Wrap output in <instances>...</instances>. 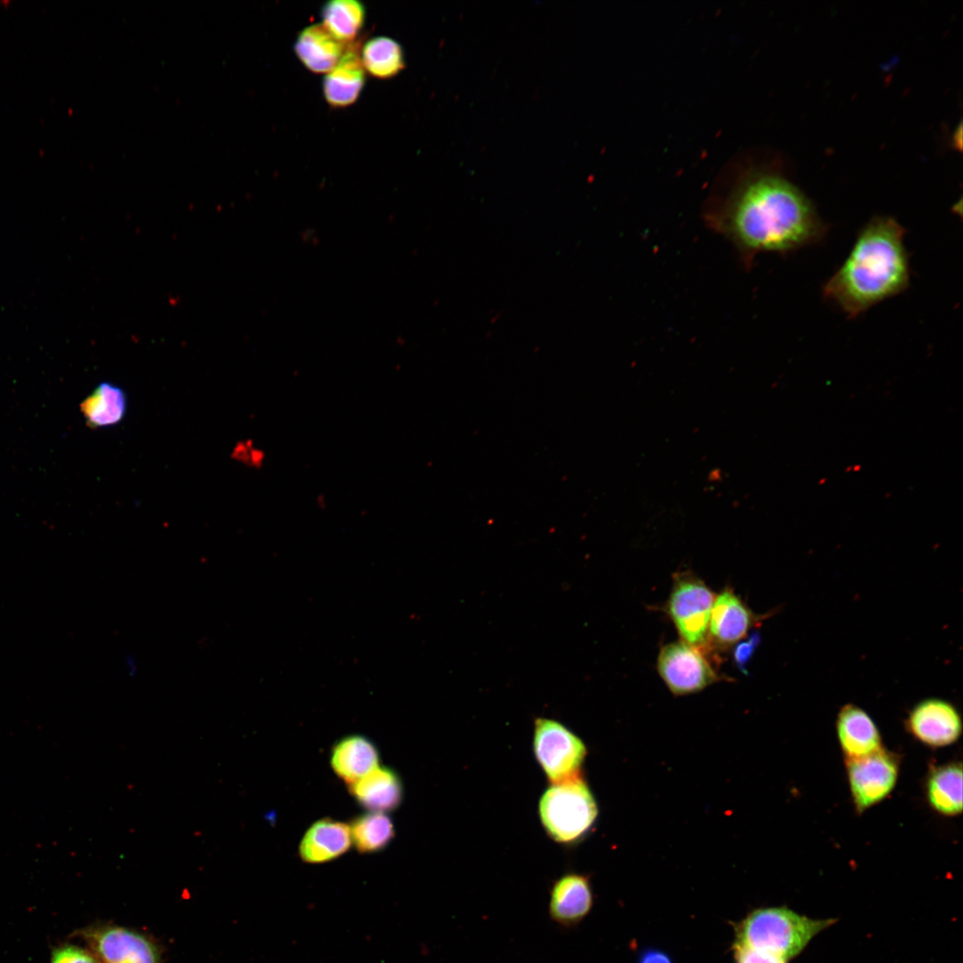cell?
Instances as JSON below:
<instances>
[{
  "mask_svg": "<svg viewBox=\"0 0 963 963\" xmlns=\"http://www.w3.org/2000/svg\"><path fill=\"white\" fill-rule=\"evenodd\" d=\"M349 827L351 843L360 853L383 851L395 836L391 819L383 811L360 814L350 821Z\"/></svg>",
  "mask_w": 963,
  "mask_h": 963,
  "instance_id": "cell-21",
  "label": "cell"
},
{
  "mask_svg": "<svg viewBox=\"0 0 963 963\" xmlns=\"http://www.w3.org/2000/svg\"><path fill=\"white\" fill-rule=\"evenodd\" d=\"M638 963H673L670 955L659 949H645L638 956Z\"/></svg>",
  "mask_w": 963,
  "mask_h": 963,
  "instance_id": "cell-27",
  "label": "cell"
},
{
  "mask_svg": "<svg viewBox=\"0 0 963 963\" xmlns=\"http://www.w3.org/2000/svg\"><path fill=\"white\" fill-rule=\"evenodd\" d=\"M845 762L851 794L859 813L885 799L896 785L899 757L885 748Z\"/></svg>",
  "mask_w": 963,
  "mask_h": 963,
  "instance_id": "cell-7",
  "label": "cell"
},
{
  "mask_svg": "<svg viewBox=\"0 0 963 963\" xmlns=\"http://www.w3.org/2000/svg\"><path fill=\"white\" fill-rule=\"evenodd\" d=\"M375 745L362 735L342 737L332 747L330 763L338 778L351 785L379 766Z\"/></svg>",
  "mask_w": 963,
  "mask_h": 963,
  "instance_id": "cell-17",
  "label": "cell"
},
{
  "mask_svg": "<svg viewBox=\"0 0 963 963\" xmlns=\"http://www.w3.org/2000/svg\"><path fill=\"white\" fill-rule=\"evenodd\" d=\"M929 805L944 816H956L962 811V766L951 762L934 767L926 784Z\"/></svg>",
  "mask_w": 963,
  "mask_h": 963,
  "instance_id": "cell-19",
  "label": "cell"
},
{
  "mask_svg": "<svg viewBox=\"0 0 963 963\" xmlns=\"http://www.w3.org/2000/svg\"><path fill=\"white\" fill-rule=\"evenodd\" d=\"M360 57L365 70L382 79L396 76L406 65L400 44L385 36L374 37L366 41Z\"/></svg>",
  "mask_w": 963,
  "mask_h": 963,
  "instance_id": "cell-23",
  "label": "cell"
},
{
  "mask_svg": "<svg viewBox=\"0 0 963 963\" xmlns=\"http://www.w3.org/2000/svg\"><path fill=\"white\" fill-rule=\"evenodd\" d=\"M539 810L545 829L561 843L580 837L597 815L596 801L579 775L553 784L542 795Z\"/></svg>",
  "mask_w": 963,
  "mask_h": 963,
  "instance_id": "cell-4",
  "label": "cell"
},
{
  "mask_svg": "<svg viewBox=\"0 0 963 963\" xmlns=\"http://www.w3.org/2000/svg\"><path fill=\"white\" fill-rule=\"evenodd\" d=\"M350 832L347 824L324 818L307 829L299 845V855L307 863H325L344 854L350 849Z\"/></svg>",
  "mask_w": 963,
  "mask_h": 963,
  "instance_id": "cell-15",
  "label": "cell"
},
{
  "mask_svg": "<svg viewBox=\"0 0 963 963\" xmlns=\"http://www.w3.org/2000/svg\"><path fill=\"white\" fill-rule=\"evenodd\" d=\"M715 597L702 580L689 572L674 578L665 609L683 642L701 650L706 647Z\"/></svg>",
  "mask_w": 963,
  "mask_h": 963,
  "instance_id": "cell-5",
  "label": "cell"
},
{
  "mask_svg": "<svg viewBox=\"0 0 963 963\" xmlns=\"http://www.w3.org/2000/svg\"><path fill=\"white\" fill-rule=\"evenodd\" d=\"M760 635L753 632L747 640L740 642L734 649L735 663L740 671L745 674H748L746 666L760 644Z\"/></svg>",
  "mask_w": 963,
  "mask_h": 963,
  "instance_id": "cell-26",
  "label": "cell"
},
{
  "mask_svg": "<svg viewBox=\"0 0 963 963\" xmlns=\"http://www.w3.org/2000/svg\"><path fill=\"white\" fill-rule=\"evenodd\" d=\"M365 80V69L359 49L356 44L350 43L346 45L337 64L324 78L325 99L332 107H347L357 101Z\"/></svg>",
  "mask_w": 963,
  "mask_h": 963,
  "instance_id": "cell-14",
  "label": "cell"
},
{
  "mask_svg": "<svg viewBox=\"0 0 963 963\" xmlns=\"http://www.w3.org/2000/svg\"><path fill=\"white\" fill-rule=\"evenodd\" d=\"M322 24L340 42L353 43L365 23L366 11L357 0H332L321 10Z\"/></svg>",
  "mask_w": 963,
  "mask_h": 963,
  "instance_id": "cell-22",
  "label": "cell"
},
{
  "mask_svg": "<svg viewBox=\"0 0 963 963\" xmlns=\"http://www.w3.org/2000/svg\"><path fill=\"white\" fill-rule=\"evenodd\" d=\"M534 752L549 781L557 784L579 775L586 747L561 723L538 718L535 720Z\"/></svg>",
  "mask_w": 963,
  "mask_h": 963,
  "instance_id": "cell-6",
  "label": "cell"
},
{
  "mask_svg": "<svg viewBox=\"0 0 963 963\" xmlns=\"http://www.w3.org/2000/svg\"><path fill=\"white\" fill-rule=\"evenodd\" d=\"M128 409L124 390L109 382L101 383L80 404V411L91 428L113 426L123 420Z\"/></svg>",
  "mask_w": 963,
  "mask_h": 963,
  "instance_id": "cell-20",
  "label": "cell"
},
{
  "mask_svg": "<svg viewBox=\"0 0 963 963\" xmlns=\"http://www.w3.org/2000/svg\"><path fill=\"white\" fill-rule=\"evenodd\" d=\"M835 922L834 918L813 919L786 907L760 908L737 925L734 944L769 951L787 960Z\"/></svg>",
  "mask_w": 963,
  "mask_h": 963,
  "instance_id": "cell-3",
  "label": "cell"
},
{
  "mask_svg": "<svg viewBox=\"0 0 963 963\" xmlns=\"http://www.w3.org/2000/svg\"><path fill=\"white\" fill-rule=\"evenodd\" d=\"M729 587L715 597L709 623L708 644L727 648L747 635L751 627L761 621Z\"/></svg>",
  "mask_w": 963,
  "mask_h": 963,
  "instance_id": "cell-12",
  "label": "cell"
},
{
  "mask_svg": "<svg viewBox=\"0 0 963 963\" xmlns=\"http://www.w3.org/2000/svg\"><path fill=\"white\" fill-rule=\"evenodd\" d=\"M908 731L919 742L942 747L955 743L962 732V720L957 709L942 699L919 702L906 720Z\"/></svg>",
  "mask_w": 963,
  "mask_h": 963,
  "instance_id": "cell-10",
  "label": "cell"
},
{
  "mask_svg": "<svg viewBox=\"0 0 963 963\" xmlns=\"http://www.w3.org/2000/svg\"><path fill=\"white\" fill-rule=\"evenodd\" d=\"M835 727L845 760L861 758L883 748L877 725L857 705L843 706L837 714Z\"/></svg>",
  "mask_w": 963,
  "mask_h": 963,
  "instance_id": "cell-13",
  "label": "cell"
},
{
  "mask_svg": "<svg viewBox=\"0 0 963 963\" xmlns=\"http://www.w3.org/2000/svg\"><path fill=\"white\" fill-rule=\"evenodd\" d=\"M657 670L676 696L699 692L720 679L703 650L685 642L665 645L658 654Z\"/></svg>",
  "mask_w": 963,
  "mask_h": 963,
  "instance_id": "cell-8",
  "label": "cell"
},
{
  "mask_svg": "<svg viewBox=\"0 0 963 963\" xmlns=\"http://www.w3.org/2000/svg\"><path fill=\"white\" fill-rule=\"evenodd\" d=\"M705 222L733 244L746 267L762 252L786 255L819 243L828 229L811 200L775 174L740 182L708 208Z\"/></svg>",
  "mask_w": 963,
  "mask_h": 963,
  "instance_id": "cell-1",
  "label": "cell"
},
{
  "mask_svg": "<svg viewBox=\"0 0 963 963\" xmlns=\"http://www.w3.org/2000/svg\"><path fill=\"white\" fill-rule=\"evenodd\" d=\"M594 896L589 878L579 873H566L556 879L549 891L547 913L562 929L577 927L590 913Z\"/></svg>",
  "mask_w": 963,
  "mask_h": 963,
  "instance_id": "cell-11",
  "label": "cell"
},
{
  "mask_svg": "<svg viewBox=\"0 0 963 963\" xmlns=\"http://www.w3.org/2000/svg\"><path fill=\"white\" fill-rule=\"evenodd\" d=\"M904 227L892 217L870 219L822 288L824 298L854 318L904 292L910 268Z\"/></svg>",
  "mask_w": 963,
  "mask_h": 963,
  "instance_id": "cell-2",
  "label": "cell"
},
{
  "mask_svg": "<svg viewBox=\"0 0 963 963\" xmlns=\"http://www.w3.org/2000/svg\"><path fill=\"white\" fill-rule=\"evenodd\" d=\"M83 935L103 963H160L155 944L133 930L103 926L90 928Z\"/></svg>",
  "mask_w": 963,
  "mask_h": 963,
  "instance_id": "cell-9",
  "label": "cell"
},
{
  "mask_svg": "<svg viewBox=\"0 0 963 963\" xmlns=\"http://www.w3.org/2000/svg\"><path fill=\"white\" fill-rule=\"evenodd\" d=\"M51 963H100L89 951L75 946L63 945L52 953Z\"/></svg>",
  "mask_w": 963,
  "mask_h": 963,
  "instance_id": "cell-25",
  "label": "cell"
},
{
  "mask_svg": "<svg viewBox=\"0 0 963 963\" xmlns=\"http://www.w3.org/2000/svg\"><path fill=\"white\" fill-rule=\"evenodd\" d=\"M735 963H787L774 953L743 945L733 944Z\"/></svg>",
  "mask_w": 963,
  "mask_h": 963,
  "instance_id": "cell-24",
  "label": "cell"
},
{
  "mask_svg": "<svg viewBox=\"0 0 963 963\" xmlns=\"http://www.w3.org/2000/svg\"><path fill=\"white\" fill-rule=\"evenodd\" d=\"M347 45L336 39L323 24L303 29L294 43L301 63L314 73H327L339 62Z\"/></svg>",
  "mask_w": 963,
  "mask_h": 963,
  "instance_id": "cell-18",
  "label": "cell"
},
{
  "mask_svg": "<svg viewBox=\"0 0 963 963\" xmlns=\"http://www.w3.org/2000/svg\"><path fill=\"white\" fill-rule=\"evenodd\" d=\"M357 802L371 811H391L399 808L404 794L399 774L386 766H378L362 778L349 785Z\"/></svg>",
  "mask_w": 963,
  "mask_h": 963,
  "instance_id": "cell-16",
  "label": "cell"
}]
</instances>
